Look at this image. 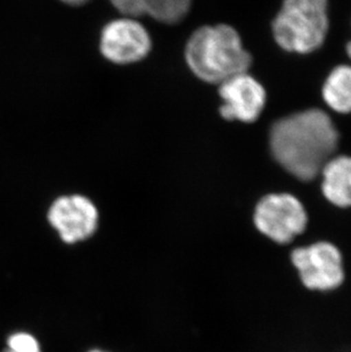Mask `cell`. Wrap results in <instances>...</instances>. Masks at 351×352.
<instances>
[{
  "mask_svg": "<svg viewBox=\"0 0 351 352\" xmlns=\"http://www.w3.org/2000/svg\"><path fill=\"white\" fill-rule=\"evenodd\" d=\"M334 123L319 109L297 112L273 124L269 144L281 168L301 182H312L338 148Z\"/></svg>",
  "mask_w": 351,
  "mask_h": 352,
  "instance_id": "1",
  "label": "cell"
},
{
  "mask_svg": "<svg viewBox=\"0 0 351 352\" xmlns=\"http://www.w3.org/2000/svg\"><path fill=\"white\" fill-rule=\"evenodd\" d=\"M185 56L196 77L218 85L246 74L252 63L237 31L225 24L196 30L187 43Z\"/></svg>",
  "mask_w": 351,
  "mask_h": 352,
  "instance_id": "2",
  "label": "cell"
},
{
  "mask_svg": "<svg viewBox=\"0 0 351 352\" xmlns=\"http://www.w3.org/2000/svg\"><path fill=\"white\" fill-rule=\"evenodd\" d=\"M328 0H283L273 22V34L281 48L309 54L324 43L328 32Z\"/></svg>",
  "mask_w": 351,
  "mask_h": 352,
  "instance_id": "3",
  "label": "cell"
},
{
  "mask_svg": "<svg viewBox=\"0 0 351 352\" xmlns=\"http://www.w3.org/2000/svg\"><path fill=\"white\" fill-rule=\"evenodd\" d=\"M288 261L299 283L309 292H337L347 282L345 254L331 239H315L292 248Z\"/></svg>",
  "mask_w": 351,
  "mask_h": 352,
  "instance_id": "4",
  "label": "cell"
},
{
  "mask_svg": "<svg viewBox=\"0 0 351 352\" xmlns=\"http://www.w3.org/2000/svg\"><path fill=\"white\" fill-rule=\"evenodd\" d=\"M253 225L260 235L279 246L291 245L305 235L309 214L304 203L291 193H270L259 199Z\"/></svg>",
  "mask_w": 351,
  "mask_h": 352,
  "instance_id": "5",
  "label": "cell"
},
{
  "mask_svg": "<svg viewBox=\"0 0 351 352\" xmlns=\"http://www.w3.org/2000/svg\"><path fill=\"white\" fill-rule=\"evenodd\" d=\"M151 47L149 32L134 17L109 22L100 36V52L116 64L140 62L149 55Z\"/></svg>",
  "mask_w": 351,
  "mask_h": 352,
  "instance_id": "6",
  "label": "cell"
},
{
  "mask_svg": "<svg viewBox=\"0 0 351 352\" xmlns=\"http://www.w3.org/2000/svg\"><path fill=\"white\" fill-rule=\"evenodd\" d=\"M48 221L63 242L73 244L89 239L96 232L98 211L85 196H62L50 206Z\"/></svg>",
  "mask_w": 351,
  "mask_h": 352,
  "instance_id": "7",
  "label": "cell"
},
{
  "mask_svg": "<svg viewBox=\"0 0 351 352\" xmlns=\"http://www.w3.org/2000/svg\"><path fill=\"white\" fill-rule=\"evenodd\" d=\"M219 95L224 100L220 113L229 121L255 122L266 105L265 88L246 72L222 82Z\"/></svg>",
  "mask_w": 351,
  "mask_h": 352,
  "instance_id": "8",
  "label": "cell"
},
{
  "mask_svg": "<svg viewBox=\"0 0 351 352\" xmlns=\"http://www.w3.org/2000/svg\"><path fill=\"white\" fill-rule=\"evenodd\" d=\"M321 173L325 199L339 209H351V157H332Z\"/></svg>",
  "mask_w": 351,
  "mask_h": 352,
  "instance_id": "9",
  "label": "cell"
},
{
  "mask_svg": "<svg viewBox=\"0 0 351 352\" xmlns=\"http://www.w3.org/2000/svg\"><path fill=\"white\" fill-rule=\"evenodd\" d=\"M323 98L338 113H351V67L339 65L331 71L323 86Z\"/></svg>",
  "mask_w": 351,
  "mask_h": 352,
  "instance_id": "10",
  "label": "cell"
},
{
  "mask_svg": "<svg viewBox=\"0 0 351 352\" xmlns=\"http://www.w3.org/2000/svg\"><path fill=\"white\" fill-rule=\"evenodd\" d=\"M192 0H149L146 14L162 23L173 24L189 13Z\"/></svg>",
  "mask_w": 351,
  "mask_h": 352,
  "instance_id": "11",
  "label": "cell"
},
{
  "mask_svg": "<svg viewBox=\"0 0 351 352\" xmlns=\"http://www.w3.org/2000/svg\"><path fill=\"white\" fill-rule=\"evenodd\" d=\"M7 346L8 349L15 352H41L38 340L29 333L12 334L7 340Z\"/></svg>",
  "mask_w": 351,
  "mask_h": 352,
  "instance_id": "12",
  "label": "cell"
},
{
  "mask_svg": "<svg viewBox=\"0 0 351 352\" xmlns=\"http://www.w3.org/2000/svg\"><path fill=\"white\" fill-rule=\"evenodd\" d=\"M113 6L127 17H138L146 14L149 0H111Z\"/></svg>",
  "mask_w": 351,
  "mask_h": 352,
  "instance_id": "13",
  "label": "cell"
},
{
  "mask_svg": "<svg viewBox=\"0 0 351 352\" xmlns=\"http://www.w3.org/2000/svg\"><path fill=\"white\" fill-rule=\"evenodd\" d=\"M63 3H67V5H72V6H79L83 3H86L89 0H62Z\"/></svg>",
  "mask_w": 351,
  "mask_h": 352,
  "instance_id": "14",
  "label": "cell"
},
{
  "mask_svg": "<svg viewBox=\"0 0 351 352\" xmlns=\"http://www.w3.org/2000/svg\"><path fill=\"white\" fill-rule=\"evenodd\" d=\"M347 54H348V56L351 58V41L347 43Z\"/></svg>",
  "mask_w": 351,
  "mask_h": 352,
  "instance_id": "15",
  "label": "cell"
},
{
  "mask_svg": "<svg viewBox=\"0 0 351 352\" xmlns=\"http://www.w3.org/2000/svg\"><path fill=\"white\" fill-rule=\"evenodd\" d=\"M89 352H104V351H102V350H92V351H89Z\"/></svg>",
  "mask_w": 351,
  "mask_h": 352,
  "instance_id": "16",
  "label": "cell"
},
{
  "mask_svg": "<svg viewBox=\"0 0 351 352\" xmlns=\"http://www.w3.org/2000/svg\"><path fill=\"white\" fill-rule=\"evenodd\" d=\"M3 352H15V351H13V350L7 349L6 351H3Z\"/></svg>",
  "mask_w": 351,
  "mask_h": 352,
  "instance_id": "17",
  "label": "cell"
}]
</instances>
